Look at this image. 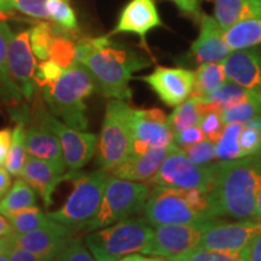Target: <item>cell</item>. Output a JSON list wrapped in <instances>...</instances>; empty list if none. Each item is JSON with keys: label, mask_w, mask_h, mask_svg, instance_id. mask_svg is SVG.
Returning a JSON list of instances; mask_svg holds the SVG:
<instances>
[{"label": "cell", "mask_w": 261, "mask_h": 261, "mask_svg": "<svg viewBox=\"0 0 261 261\" xmlns=\"http://www.w3.org/2000/svg\"><path fill=\"white\" fill-rule=\"evenodd\" d=\"M244 255L246 261H261V232L257 233L244 248Z\"/></svg>", "instance_id": "obj_46"}, {"label": "cell", "mask_w": 261, "mask_h": 261, "mask_svg": "<svg viewBox=\"0 0 261 261\" xmlns=\"http://www.w3.org/2000/svg\"><path fill=\"white\" fill-rule=\"evenodd\" d=\"M119 261H165L161 257L158 256H146V255H140V254H130V255H127Z\"/></svg>", "instance_id": "obj_51"}, {"label": "cell", "mask_w": 261, "mask_h": 261, "mask_svg": "<svg viewBox=\"0 0 261 261\" xmlns=\"http://www.w3.org/2000/svg\"><path fill=\"white\" fill-rule=\"evenodd\" d=\"M162 25L154 0H130L122 9L113 34H136L139 37L142 44L146 46V37L149 32Z\"/></svg>", "instance_id": "obj_19"}, {"label": "cell", "mask_w": 261, "mask_h": 261, "mask_svg": "<svg viewBox=\"0 0 261 261\" xmlns=\"http://www.w3.org/2000/svg\"><path fill=\"white\" fill-rule=\"evenodd\" d=\"M12 187L11 174L5 168H0V200L8 194Z\"/></svg>", "instance_id": "obj_49"}, {"label": "cell", "mask_w": 261, "mask_h": 261, "mask_svg": "<svg viewBox=\"0 0 261 261\" xmlns=\"http://www.w3.org/2000/svg\"><path fill=\"white\" fill-rule=\"evenodd\" d=\"M63 248L64 247H62V248H60V249L55 250L54 253H51L50 255L45 257V259L42 261H63Z\"/></svg>", "instance_id": "obj_55"}, {"label": "cell", "mask_w": 261, "mask_h": 261, "mask_svg": "<svg viewBox=\"0 0 261 261\" xmlns=\"http://www.w3.org/2000/svg\"><path fill=\"white\" fill-rule=\"evenodd\" d=\"M224 39L231 51L259 46L261 44V16L243 19L231 25L224 31Z\"/></svg>", "instance_id": "obj_26"}, {"label": "cell", "mask_w": 261, "mask_h": 261, "mask_svg": "<svg viewBox=\"0 0 261 261\" xmlns=\"http://www.w3.org/2000/svg\"><path fill=\"white\" fill-rule=\"evenodd\" d=\"M184 155L196 165H208L211 161L217 159V149L215 143L211 140H202V142L194 144L182 150Z\"/></svg>", "instance_id": "obj_38"}, {"label": "cell", "mask_w": 261, "mask_h": 261, "mask_svg": "<svg viewBox=\"0 0 261 261\" xmlns=\"http://www.w3.org/2000/svg\"><path fill=\"white\" fill-rule=\"evenodd\" d=\"M40 89L42 99L55 116L75 129H89L85 100L97 87L92 76L80 62L76 61L70 68L64 69L57 81Z\"/></svg>", "instance_id": "obj_3"}, {"label": "cell", "mask_w": 261, "mask_h": 261, "mask_svg": "<svg viewBox=\"0 0 261 261\" xmlns=\"http://www.w3.org/2000/svg\"><path fill=\"white\" fill-rule=\"evenodd\" d=\"M243 125H244V127H248V128H253V129L261 132V115L253 117V119H250L249 121L244 122Z\"/></svg>", "instance_id": "obj_54"}, {"label": "cell", "mask_w": 261, "mask_h": 261, "mask_svg": "<svg viewBox=\"0 0 261 261\" xmlns=\"http://www.w3.org/2000/svg\"><path fill=\"white\" fill-rule=\"evenodd\" d=\"M154 228L144 218H128L109 226L91 231L85 244L96 261H119L142 253L151 240Z\"/></svg>", "instance_id": "obj_4"}, {"label": "cell", "mask_w": 261, "mask_h": 261, "mask_svg": "<svg viewBox=\"0 0 261 261\" xmlns=\"http://www.w3.org/2000/svg\"><path fill=\"white\" fill-rule=\"evenodd\" d=\"M177 148L178 146L172 143L171 145L165 148H154L146 150L142 154H132L126 161L112 169L109 173L113 177L123 180L149 181L161 167L166 158Z\"/></svg>", "instance_id": "obj_21"}, {"label": "cell", "mask_w": 261, "mask_h": 261, "mask_svg": "<svg viewBox=\"0 0 261 261\" xmlns=\"http://www.w3.org/2000/svg\"><path fill=\"white\" fill-rule=\"evenodd\" d=\"M215 219L202 224H173L156 226L151 240L140 254L169 259L189 252L197 248L203 230Z\"/></svg>", "instance_id": "obj_11"}, {"label": "cell", "mask_w": 261, "mask_h": 261, "mask_svg": "<svg viewBox=\"0 0 261 261\" xmlns=\"http://www.w3.org/2000/svg\"><path fill=\"white\" fill-rule=\"evenodd\" d=\"M74 236L75 232L71 228L50 219L41 227L25 233L12 234L11 237L14 246L23 248L28 252L45 259L55 250L64 247Z\"/></svg>", "instance_id": "obj_17"}, {"label": "cell", "mask_w": 261, "mask_h": 261, "mask_svg": "<svg viewBox=\"0 0 261 261\" xmlns=\"http://www.w3.org/2000/svg\"><path fill=\"white\" fill-rule=\"evenodd\" d=\"M14 11L15 9H14V5H12L11 0H0V12L10 16L14 14Z\"/></svg>", "instance_id": "obj_53"}, {"label": "cell", "mask_w": 261, "mask_h": 261, "mask_svg": "<svg viewBox=\"0 0 261 261\" xmlns=\"http://www.w3.org/2000/svg\"><path fill=\"white\" fill-rule=\"evenodd\" d=\"M19 178L27 181L34 191L38 192L45 207L50 208L54 203L55 190L62 181L69 180L70 174L68 172L65 174H61L46 161L27 156Z\"/></svg>", "instance_id": "obj_22"}, {"label": "cell", "mask_w": 261, "mask_h": 261, "mask_svg": "<svg viewBox=\"0 0 261 261\" xmlns=\"http://www.w3.org/2000/svg\"><path fill=\"white\" fill-rule=\"evenodd\" d=\"M204 135L200 128V126H192L189 128H185L180 132H175L173 137V143L178 146L179 149L184 150L189 146L197 144V143L204 140Z\"/></svg>", "instance_id": "obj_44"}, {"label": "cell", "mask_w": 261, "mask_h": 261, "mask_svg": "<svg viewBox=\"0 0 261 261\" xmlns=\"http://www.w3.org/2000/svg\"><path fill=\"white\" fill-rule=\"evenodd\" d=\"M6 21H0V106L11 107L23 102V94L12 79L8 64V46L12 38Z\"/></svg>", "instance_id": "obj_23"}, {"label": "cell", "mask_w": 261, "mask_h": 261, "mask_svg": "<svg viewBox=\"0 0 261 261\" xmlns=\"http://www.w3.org/2000/svg\"><path fill=\"white\" fill-rule=\"evenodd\" d=\"M63 261H96L80 237H71L63 248Z\"/></svg>", "instance_id": "obj_39"}, {"label": "cell", "mask_w": 261, "mask_h": 261, "mask_svg": "<svg viewBox=\"0 0 261 261\" xmlns=\"http://www.w3.org/2000/svg\"><path fill=\"white\" fill-rule=\"evenodd\" d=\"M201 102V100H200ZM202 108V117L200 120V128L203 132L204 138L211 142L217 143L219 140L221 132L224 129V121L221 117V113L218 110L210 109V108H204L201 103Z\"/></svg>", "instance_id": "obj_37"}, {"label": "cell", "mask_w": 261, "mask_h": 261, "mask_svg": "<svg viewBox=\"0 0 261 261\" xmlns=\"http://www.w3.org/2000/svg\"><path fill=\"white\" fill-rule=\"evenodd\" d=\"M140 80L148 84L166 106L177 107L191 96L195 75L185 68L158 67Z\"/></svg>", "instance_id": "obj_15"}, {"label": "cell", "mask_w": 261, "mask_h": 261, "mask_svg": "<svg viewBox=\"0 0 261 261\" xmlns=\"http://www.w3.org/2000/svg\"><path fill=\"white\" fill-rule=\"evenodd\" d=\"M12 234H14V230H12L8 218L0 214V237H10Z\"/></svg>", "instance_id": "obj_50"}, {"label": "cell", "mask_w": 261, "mask_h": 261, "mask_svg": "<svg viewBox=\"0 0 261 261\" xmlns=\"http://www.w3.org/2000/svg\"><path fill=\"white\" fill-rule=\"evenodd\" d=\"M243 127V123L240 122H231L225 125L219 140L215 143L218 159L221 161H230V160L242 158L238 139Z\"/></svg>", "instance_id": "obj_31"}, {"label": "cell", "mask_w": 261, "mask_h": 261, "mask_svg": "<svg viewBox=\"0 0 261 261\" xmlns=\"http://www.w3.org/2000/svg\"><path fill=\"white\" fill-rule=\"evenodd\" d=\"M259 232L261 220L242 219L236 223H226L217 218L203 230L197 248L218 252H241Z\"/></svg>", "instance_id": "obj_12"}, {"label": "cell", "mask_w": 261, "mask_h": 261, "mask_svg": "<svg viewBox=\"0 0 261 261\" xmlns=\"http://www.w3.org/2000/svg\"><path fill=\"white\" fill-rule=\"evenodd\" d=\"M64 69L51 60L42 61L40 64H38L37 74H35V80H37L38 87H42L45 85L52 84L57 81L63 74Z\"/></svg>", "instance_id": "obj_42"}, {"label": "cell", "mask_w": 261, "mask_h": 261, "mask_svg": "<svg viewBox=\"0 0 261 261\" xmlns=\"http://www.w3.org/2000/svg\"><path fill=\"white\" fill-rule=\"evenodd\" d=\"M257 115H261V98L257 96L243 100L221 112V117L225 125L231 122L244 123Z\"/></svg>", "instance_id": "obj_34"}, {"label": "cell", "mask_w": 261, "mask_h": 261, "mask_svg": "<svg viewBox=\"0 0 261 261\" xmlns=\"http://www.w3.org/2000/svg\"><path fill=\"white\" fill-rule=\"evenodd\" d=\"M224 39L221 29L214 16L202 14L200 18V33L191 44L190 58L198 65L212 62H223L231 54Z\"/></svg>", "instance_id": "obj_18"}, {"label": "cell", "mask_w": 261, "mask_h": 261, "mask_svg": "<svg viewBox=\"0 0 261 261\" xmlns=\"http://www.w3.org/2000/svg\"><path fill=\"white\" fill-rule=\"evenodd\" d=\"M79 39L76 32L65 29L55 23L54 38H52L48 60L57 63L62 69H68L76 62V47Z\"/></svg>", "instance_id": "obj_25"}, {"label": "cell", "mask_w": 261, "mask_h": 261, "mask_svg": "<svg viewBox=\"0 0 261 261\" xmlns=\"http://www.w3.org/2000/svg\"><path fill=\"white\" fill-rule=\"evenodd\" d=\"M8 220L14 230V234H19L41 227L50 220V218L35 205V207L27 208V210L10 215Z\"/></svg>", "instance_id": "obj_32"}, {"label": "cell", "mask_w": 261, "mask_h": 261, "mask_svg": "<svg viewBox=\"0 0 261 261\" xmlns=\"http://www.w3.org/2000/svg\"><path fill=\"white\" fill-rule=\"evenodd\" d=\"M254 219L261 220V189L259 191V195H257V204H256V213Z\"/></svg>", "instance_id": "obj_56"}, {"label": "cell", "mask_w": 261, "mask_h": 261, "mask_svg": "<svg viewBox=\"0 0 261 261\" xmlns=\"http://www.w3.org/2000/svg\"><path fill=\"white\" fill-rule=\"evenodd\" d=\"M9 16L8 15H5V14H3V12H0V21H5L6 18H8Z\"/></svg>", "instance_id": "obj_58"}, {"label": "cell", "mask_w": 261, "mask_h": 261, "mask_svg": "<svg viewBox=\"0 0 261 261\" xmlns=\"http://www.w3.org/2000/svg\"><path fill=\"white\" fill-rule=\"evenodd\" d=\"M37 205V194L34 189L22 178H17L8 194L0 200V214L9 218L27 208Z\"/></svg>", "instance_id": "obj_28"}, {"label": "cell", "mask_w": 261, "mask_h": 261, "mask_svg": "<svg viewBox=\"0 0 261 261\" xmlns=\"http://www.w3.org/2000/svg\"><path fill=\"white\" fill-rule=\"evenodd\" d=\"M133 109L125 100L110 99L97 143L96 162L110 172L132 155Z\"/></svg>", "instance_id": "obj_6"}, {"label": "cell", "mask_w": 261, "mask_h": 261, "mask_svg": "<svg viewBox=\"0 0 261 261\" xmlns=\"http://www.w3.org/2000/svg\"><path fill=\"white\" fill-rule=\"evenodd\" d=\"M76 61L86 68L103 96L125 102L132 98L133 74L151 64L144 55L110 37L79 39Z\"/></svg>", "instance_id": "obj_1"}, {"label": "cell", "mask_w": 261, "mask_h": 261, "mask_svg": "<svg viewBox=\"0 0 261 261\" xmlns=\"http://www.w3.org/2000/svg\"><path fill=\"white\" fill-rule=\"evenodd\" d=\"M14 247L12 237H0V254L2 253H10L11 248Z\"/></svg>", "instance_id": "obj_52"}, {"label": "cell", "mask_w": 261, "mask_h": 261, "mask_svg": "<svg viewBox=\"0 0 261 261\" xmlns=\"http://www.w3.org/2000/svg\"><path fill=\"white\" fill-rule=\"evenodd\" d=\"M202 117L201 102L197 97L190 96L187 100L175 107L171 115L168 116V123L173 133L197 126Z\"/></svg>", "instance_id": "obj_30"}, {"label": "cell", "mask_w": 261, "mask_h": 261, "mask_svg": "<svg viewBox=\"0 0 261 261\" xmlns=\"http://www.w3.org/2000/svg\"><path fill=\"white\" fill-rule=\"evenodd\" d=\"M149 194L150 188L146 182L123 180L110 175L99 210L83 232L89 233L139 214L144 210Z\"/></svg>", "instance_id": "obj_7"}, {"label": "cell", "mask_w": 261, "mask_h": 261, "mask_svg": "<svg viewBox=\"0 0 261 261\" xmlns=\"http://www.w3.org/2000/svg\"><path fill=\"white\" fill-rule=\"evenodd\" d=\"M27 154L28 156L40 159L54 167L58 173L65 174L63 149L58 137L44 123L31 120L27 126Z\"/></svg>", "instance_id": "obj_20"}, {"label": "cell", "mask_w": 261, "mask_h": 261, "mask_svg": "<svg viewBox=\"0 0 261 261\" xmlns=\"http://www.w3.org/2000/svg\"><path fill=\"white\" fill-rule=\"evenodd\" d=\"M257 16H261V0H214V18L223 31Z\"/></svg>", "instance_id": "obj_24"}, {"label": "cell", "mask_w": 261, "mask_h": 261, "mask_svg": "<svg viewBox=\"0 0 261 261\" xmlns=\"http://www.w3.org/2000/svg\"><path fill=\"white\" fill-rule=\"evenodd\" d=\"M10 261H42L44 259L40 256L35 255L28 250L23 249V248H19L17 246H14L11 248L9 253Z\"/></svg>", "instance_id": "obj_48"}, {"label": "cell", "mask_w": 261, "mask_h": 261, "mask_svg": "<svg viewBox=\"0 0 261 261\" xmlns=\"http://www.w3.org/2000/svg\"><path fill=\"white\" fill-rule=\"evenodd\" d=\"M177 5L182 14L191 16L195 18H201V3L202 0H171Z\"/></svg>", "instance_id": "obj_45"}, {"label": "cell", "mask_w": 261, "mask_h": 261, "mask_svg": "<svg viewBox=\"0 0 261 261\" xmlns=\"http://www.w3.org/2000/svg\"><path fill=\"white\" fill-rule=\"evenodd\" d=\"M182 197L185 201L191 205L198 213L207 215V217H214L211 212L210 203H208L207 192L202 191L200 189H185V190H180ZM217 218V217H214Z\"/></svg>", "instance_id": "obj_43"}, {"label": "cell", "mask_w": 261, "mask_h": 261, "mask_svg": "<svg viewBox=\"0 0 261 261\" xmlns=\"http://www.w3.org/2000/svg\"><path fill=\"white\" fill-rule=\"evenodd\" d=\"M8 64L10 74L21 90L23 98L32 102L38 90L35 80L38 64L31 46L29 29L12 34L8 46Z\"/></svg>", "instance_id": "obj_14"}, {"label": "cell", "mask_w": 261, "mask_h": 261, "mask_svg": "<svg viewBox=\"0 0 261 261\" xmlns=\"http://www.w3.org/2000/svg\"><path fill=\"white\" fill-rule=\"evenodd\" d=\"M168 261H246V255L244 249L241 252L231 253L194 248L180 255L169 257Z\"/></svg>", "instance_id": "obj_36"}, {"label": "cell", "mask_w": 261, "mask_h": 261, "mask_svg": "<svg viewBox=\"0 0 261 261\" xmlns=\"http://www.w3.org/2000/svg\"><path fill=\"white\" fill-rule=\"evenodd\" d=\"M55 23L48 21H41L31 29V46L34 56L38 60L47 61L48 50L54 38Z\"/></svg>", "instance_id": "obj_33"}, {"label": "cell", "mask_w": 261, "mask_h": 261, "mask_svg": "<svg viewBox=\"0 0 261 261\" xmlns=\"http://www.w3.org/2000/svg\"><path fill=\"white\" fill-rule=\"evenodd\" d=\"M46 9L50 21L65 29L77 32L79 24L69 0H47Z\"/></svg>", "instance_id": "obj_35"}, {"label": "cell", "mask_w": 261, "mask_h": 261, "mask_svg": "<svg viewBox=\"0 0 261 261\" xmlns=\"http://www.w3.org/2000/svg\"><path fill=\"white\" fill-rule=\"evenodd\" d=\"M208 203L214 217L250 219L255 217L261 189V154L213 163Z\"/></svg>", "instance_id": "obj_2"}, {"label": "cell", "mask_w": 261, "mask_h": 261, "mask_svg": "<svg viewBox=\"0 0 261 261\" xmlns=\"http://www.w3.org/2000/svg\"><path fill=\"white\" fill-rule=\"evenodd\" d=\"M47 0H11L14 9L33 18L50 21L46 9Z\"/></svg>", "instance_id": "obj_41"}, {"label": "cell", "mask_w": 261, "mask_h": 261, "mask_svg": "<svg viewBox=\"0 0 261 261\" xmlns=\"http://www.w3.org/2000/svg\"><path fill=\"white\" fill-rule=\"evenodd\" d=\"M213 165H196L177 148L166 158L148 185L169 189H200L208 192L213 184Z\"/></svg>", "instance_id": "obj_9"}, {"label": "cell", "mask_w": 261, "mask_h": 261, "mask_svg": "<svg viewBox=\"0 0 261 261\" xmlns=\"http://www.w3.org/2000/svg\"><path fill=\"white\" fill-rule=\"evenodd\" d=\"M0 261H10L9 253H2V254H0Z\"/></svg>", "instance_id": "obj_57"}, {"label": "cell", "mask_w": 261, "mask_h": 261, "mask_svg": "<svg viewBox=\"0 0 261 261\" xmlns=\"http://www.w3.org/2000/svg\"><path fill=\"white\" fill-rule=\"evenodd\" d=\"M32 119L44 123L60 139L67 172L77 173L91 161L97 151L98 136L65 125L50 112L42 97L32 100Z\"/></svg>", "instance_id": "obj_8"}, {"label": "cell", "mask_w": 261, "mask_h": 261, "mask_svg": "<svg viewBox=\"0 0 261 261\" xmlns=\"http://www.w3.org/2000/svg\"><path fill=\"white\" fill-rule=\"evenodd\" d=\"M194 90L191 93L194 97L207 96L227 81L224 64L221 62L200 64L194 71Z\"/></svg>", "instance_id": "obj_29"}, {"label": "cell", "mask_w": 261, "mask_h": 261, "mask_svg": "<svg viewBox=\"0 0 261 261\" xmlns=\"http://www.w3.org/2000/svg\"><path fill=\"white\" fill-rule=\"evenodd\" d=\"M109 177L110 173L100 168L89 173L77 172L71 179L74 188L67 201L58 211L47 213L48 218L71 228L75 233L83 232L99 210Z\"/></svg>", "instance_id": "obj_5"}, {"label": "cell", "mask_w": 261, "mask_h": 261, "mask_svg": "<svg viewBox=\"0 0 261 261\" xmlns=\"http://www.w3.org/2000/svg\"><path fill=\"white\" fill-rule=\"evenodd\" d=\"M227 80L261 97V48L253 46L231 52L225 60Z\"/></svg>", "instance_id": "obj_16"}, {"label": "cell", "mask_w": 261, "mask_h": 261, "mask_svg": "<svg viewBox=\"0 0 261 261\" xmlns=\"http://www.w3.org/2000/svg\"><path fill=\"white\" fill-rule=\"evenodd\" d=\"M143 212L144 219L154 227L173 224H202L215 219L191 208L180 190L162 187H154L150 191Z\"/></svg>", "instance_id": "obj_10"}, {"label": "cell", "mask_w": 261, "mask_h": 261, "mask_svg": "<svg viewBox=\"0 0 261 261\" xmlns=\"http://www.w3.org/2000/svg\"><path fill=\"white\" fill-rule=\"evenodd\" d=\"M238 143L242 158L261 154V132L259 130L243 127Z\"/></svg>", "instance_id": "obj_40"}, {"label": "cell", "mask_w": 261, "mask_h": 261, "mask_svg": "<svg viewBox=\"0 0 261 261\" xmlns=\"http://www.w3.org/2000/svg\"><path fill=\"white\" fill-rule=\"evenodd\" d=\"M254 96H256V94L243 89L240 85L234 84L232 81H226V83L221 85L219 89L208 93L207 96L197 98L201 100L202 106L204 108H210V109L218 110V112L221 113L228 109V108L236 106V104L249 99Z\"/></svg>", "instance_id": "obj_27"}, {"label": "cell", "mask_w": 261, "mask_h": 261, "mask_svg": "<svg viewBox=\"0 0 261 261\" xmlns=\"http://www.w3.org/2000/svg\"><path fill=\"white\" fill-rule=\"evenodd\" d=\"M132 132V154H142L149 149L169 146L174 137L168 117L158 108L133 109Z\"/></svg>", "instance_id": "obj_13"}, {"label": "cell", "mask_w": 261, "mask_h": 261, "mask_svg": "<svg viewBox=\"0 0 261 261\" xmlns=\"http://www.w3.org/2000/svg\"><path fill=\"white\" fill-rule=\"evenodd\" d=\"M12 130L4 128L0 130V168L4 167L6 159H8L10 144H11Z\"/></svg>", "instance_id": "obj_47"}]
</instances>
